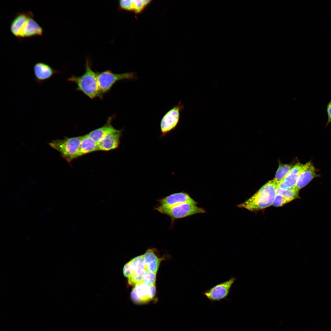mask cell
I'll list each match as a JSON object with an SVG mask.
<instances>
[{
    "label": "cell",
    "instance_id": "obj_1",
    "mask_svg": "<svg viewBox=\"0 0 331 331\" xmlns=\"http://www.w3.org/2000/svg\"><path fill=\"white\" fill-rule=\"evenodd\" d=\"M278 184L273 179L268 181L255 194L238 207L245 208L251 211L264 209L272 205Z\"/></svg>",
    "mask_w": 331,
    "mask_h": 331
},
{
    "label": "cell",
    "instance_id": "obj_2",
    "mask_svg": "<svg viewBox=\"0 0 331 331\" xmlns=\"http://www.w3.org/2000/svg\"><path fill=\"white\" fill-rule=\"evenodd\" d=\"M69 81L73 82L77 85L76 90L80 91L91 99L97 97L103 98L99 87L96 73L92 70L89 60L87 59L85 65V71L82 75H73L68 78Z\"/></svg>",
    "mask_w": 331,
    "mask_h": 331
},
{
    "label": "cell",
    "instance_id": "obj_3",
    "mask_svg": "<svg viewBox=\"0 0 331 331\" xmlns=\"http://www.w3.org/2000/svg\"><path fill=\"white\" fill-rule=\"evenodd\" d=\"M82 136L68 137H65L62 139H56L48 143L52 148L60 153V156L69 164L74 159V157L79 148Z\"/></svg>",
    "mask_w": 331,
    "mask_h": 331
},
{
    "label": "cell",
    "instance_id": "obj_4",
    "mask_svg": "<svg viewBox=\"0 0 331 331\" xmlns=\"http://www.w3.org/2000/svg\"><path fill=\"white\" fill-rule=\"evenodd\" d=\"M155 209L160 213L166 215L171 219L172 223L176 219L183 218L197 213H204L205 210L196 204L184 203L170 207H165L157 205Z\"/></svg>",
    "mask_w": 331,
    "mask_h": 331
},
{
    "label": "cell",
    "instance_id": "obj_5",
    "mask_svg": "<svg viewBox=\"0 0 331 331\" xmlns=\"http://www.w3.org/2000/svg\"><path fill=\"white\" fill-rule=\"evenodd\" d=\"M96 75L99 89L102 94L108 92L118 81L123 80H135L137 78L135 72L116 74L109 70L97 72Z\"/></svg>",
    "mask_w": 331,
    "mask_h": 331
},
{
    "label": "cell",
    "instance_id": "obj_6",
    "mask_svg": "<svg viewBox=\"0 0 331 331\" xmlns=\"http://www.w3.org/2000/svg\"><path fill=\"white\" fill-rule=\"evenodd\" d=\"M184 108L180 101L177 105L173 106L164 115L160 124L162 137H164L176 127L179 121L180 112Z\"/></svg>",
    "mask_w": 331,
    "mask_h": 331
},
{
    "label": "cell",
    "instance_id": "obj_7",
    "mask_svg": "<svg viewBox=\"0 0 331 331\" xmlns=\"http://www.w3.org/2000/svg\"><path fill=\"white\" fill-rule=\"evenodd\" d=\"M156 293L155 285H149L143 283L134 286L131 293V298L135 304H147L154 299Z\"/></svg>",
    "mask_w": 331,
    "mask_h": 331
},
{
    "label": "cell",
    "instance_id": "obj_8",
    "mask_svg": "<svg viewBox=\"0 0 331 331\" xmlns=\"http://www.w3.org/2000/svg\"><path fill=\"white\" fill-rule=\"evenodd\" d=\"M236 279V278L232 276L229 280L204 291L203 294L211 302L226 299Z\"/></svg>",
    "mask_w": 331,
    "mask_h": 331
},
{
    "label": "cell",
    "instance_id": "obj_9",
    "mask_svg": "<svg viewBox=\"0 0 331 331\" xmlns=\"http://www.w3.org/2000/svg\"><path fill=\"white\" fill-rule=\"evenodd\" d=\"M318 169L311 160L304 164L296 184L294 188L298 191L305 187L314 178L319 177Z\"/></svg>",
    "mask_w": 331,
    "mask_h": 331
},
{
    "label": "cell",
    "instance_id": "obj_10",
    "mask_svg": "<svg viewBox=\"0 0 331 331\" xmlns=\"http://www.w3.org/2000/svg\"><path fill=\"white\" fill-rule=\"evenodd\" d=\"M157 201L159 203L158 205L165 207H170L186 203L197 204V202L188 194L184 192L173 193Z\"/></svg>",
    "mask_w": 331,
    "mask_h": 331
},
{
    "label": "cell",
    "instance_id": "obj_11",
    "mask_svg": "<svg viewBox=\"0 0 331 331\" xmlns=\"http://www.w3.org/2000/svg\"><path fill=\"white\" fill-rule=\"evenodd\" d=\"M33 70L35 80L39 85H42L54 75L59 73V70H54L50 65L42 62L35 64Z\"/></svg>",
    "mask_w": 331,
    "mask_h": 331
},
{
    "label": "cell",
    "instance_id": "obj_12",
    "mask_svg": "<svg viewBox=\"0 0 331 331\" xmlns=\"http://www.w3.org/2000/svg\"><path fill=\"white\" fill-rule=\"evenodd\" d=\"M122 131L116 129L105 135L98 143V150L108 151L118 148Z\"/></svg>",
    "mask_w": 331,
    "mask_h": 331
},
{
    "label": "cell",
    "instance_id": "obj_13",
    "mask_svg": "<svg viewBox=\"0 0 331 331\" xmlns=\"http://www.w3.org/2000/svg\"><path fill=\"white\" fill-rule=\"evenodd\" d=\"M146 270L143 254L134 257L126 263L123 271L124 276L127 278L133 274L142 275Z\"/></svg>",
    "mask_w": 331,
    "mask_h": 331
},
{
    "label": "cell",
    "instance_id": "obj_14",
    "mask_svg": "<svg viewBox=\"0 0 331 331\" xmlns=\"http://www.w3.org/2000/svg\"><path fill=\"white\" fill-rule=\"evenodd\" d=\"M303 165V164L299 162L295 164L284 179L278 184V188L285 189L294 188Z\"/></svg>",
    "mask_w": 331,
    "mask_h": 331
},
{
    "label": "cell",
    "instance_id": "obj_15",
    "mask_svg": "<svg viewBox=\"0 0 331 331\" xmlns=\"http://www.w3.org/2000/svg\"><path fill=\"white\" fill-rule=\"evenodd\" d=\"M43 34V29L34 19L33 14L31 12L22 29L21 38L42 36Z\"/></svg>",
    "mask_w": 331,
    "mask_h": 331
},
{
    "label": "cell",
    "instance_id": "obj_16",
    "mask_svg": "<svg viewBox=\"0 0 331 331\" xmlns=\"http://www.w3.org/2000/svg\"><path fill=\"white\" fill-rule=\"evenodd\" d=\"M31 12L19 13L11 22L10 29L12 34L17 38H21L22 29L27 21Z\"/></svg>",
    "mask_w": 331,
    "mask_h": 331
},
{
    "label": "cell",
    "instance_id": "obj_17",
    "mask_svg": "<svg viewBox=\"0 0 331 331\" xmlns=\"http://www.w3.org/2000/svg\"><path fill=\"white\" fill-rule=\"evenodd\" d=\"M97 150H98V143L89 137L87 134L82 135L79 148L74 159Z\"/></svg>",
    "mask_w": 331,
    "mask_h": 331
},
{
    "label": "cell",
    "instance_id": "obj_18",
    "mask_svg": "<svg viewBox=\"0 0 331 331\" xmlns=\"http://www.w3.org/2000/svg\"><path fill=\"white\" fill-rule=\"evenodd\" d=\"M113 118V116L109 117L104 125L89 132L88 136L98 143L105 135L116 129L111 124Z\"/></svg>",
    "mask_w": 331,
    "mask_h": 331
},
{
    "label": "cell",
    "instance_id": "obj_19",
    "mask_svg": "<svg viewBox=\"0 0 331 331\" xmlns=\"http://www.w3.org/2000/svg\"><path fill=\"white\" fill-rule=\"evenodd\" d=\"M143 255L146 269L156 274L161 259L156 256L152 249H147Z\"/></svg>",
    "mask_w": 331,
    "mask_h": 331
},
{
    "label": "cell",
    "instance_id": "obj_20",
    "mask_svg": "<svg viewBox=\"0 0 331 331\" xmlns=\"http://www.w3.org/2000/svg\"><path fill=\"white\" fill-rule=\"evenodd\" d=\"M295 165L293 164H279L273 180L279 184L284 179Z\"/></svg>",
    "mask_w": 331,
    "mask_h": 331
},
{
    "label": "cell",
    "instance_id": "obj_21",
    "mask_svg": "<svg viewBox=\"0 0 331 331\" xmlns=\"http://www.w3.org/2000/svg\"><path fill=\"white\" fill-rule=\"evenodd\" d=\"M299 191L294 188L290 189H285L277 188L276 189V194L282 196L290 201L299 198Z\"/></svg>",
    "mask_w": 331,
    "mask_h": 331
},
{
    "label": "cell",
    "instance_id": "obj_22",
    "mask_svg": "<svg viewBox=\"0 0 331 331\" xmlns=\"http://www.w3.org/2000/svg\"><path fill=\"white\" fill-rule=\"evenodd\" d=\"M151 1L150 0H132L133 11L136 13L142 12L145 8Z\"/></svg>",
    "mask_w": 331,
    "mask_h": 331
},
{
    "label": "cell",
    "instance_id": "obj_23",
    "mask_svg": "<svg viewBox=\"0 0 331 331\" xmlns=\"http://www.w3.org/2000/svg\"><path fill=\"white\" fill-rule=\"evenodd\" d=\"M156 274L146 270L142 275L143 283L149 285H155Z\"/></svg>",
    "mask_w": 331,
    "mask_h": 331
},
{
    "label": "cell",
    "instance_id": "obj_24",
    "mask_svg": "<svg viewBox=\"0 0 331 331\" xmlns=\"http://www.w3.org/2000/svg\"><path fill=\"white\" fill-rule=\"evenodd\" d=\"M290 202L282 196L276 194L272 205L276 207H281Z\"/></svg>",
    "mask_w": 331,
    "mask_h": 331
},
{
    "label": "cell",
    "instance_id": "obj_25",
    "mask_svg": "<svg viewBox=\"0 0 331 331\" xmlns=\"http://www.w3.org/2000/svg\"><path fill=\"white\" fill-rule=\"evenodd\" d=\"M120 8L122 9L128 11L133 10V3L132 0H121L119 2Z\"/></svg>",
    "mask_w": 331,
    "mask_h": 331
},
{
    "label": "cell",
    "instance_id": "obj_26",
    "mask_svg": "<svg viewBox=\"0 0 331 331\" xmlns=\"http://www.w3.org/2000/svg\"><path fill=\"white\" fill-rule=\"evenodd\" d=\"M326 112L328 119L325 126L331 123V100L329 102L326 107Z\"/></svg>",
    "mask_w": 331,
    "mask_h": 331
}]
</instances>
